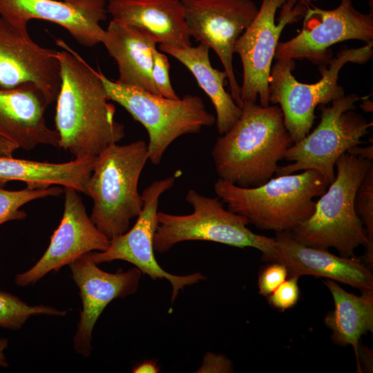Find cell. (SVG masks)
<instances>
[{
    "label": "cell",
    "instance_id": "obj_1",
    "mask_svg": "<svg viewBox=\"0 0 373 373\" xmlns=\"http://www.w3.org/2000/svg\"><path fill=\"white\" fill-rule=\"evenodd\" d=\"M56 44L61 85L56 99L55 130L58 148L75 158L95 157L125 136L124 124L115 119L99 70H94L64 41Z\"/></svg>",
    "mask_w": 373,
    "mask_h": 373
},
{
    "label": "cell",
    "instance_id": "obj_2",
    "mask_svg": "<svg viewBox=\"0 0 373 373\" xmlns=\"http://www.w3.org/2000/svg\"><path fill=\"white\" fill-rule=\"evenodd\" d=\"M234 125L217 138L211 156L218 178L241 187L267 182L294 142L276 104L245 102Z\"/></svg>",
    "mask_w": 373,
    "mask_h": 373
},
{
    "label": "cell",
    "instance_id": "obj_3",
    "mask_svg": "<svg viewBox=\"0 0 373 373\" xmlns=\"http://www.w3.org/2000/svg\"><path fill=\"white\" fill-rule=\"evenodd\" d=\"M328 184L318 171L277 175L256 187H241L218 178L214 183L216 196L229 211L243 216L261 230L290 232L314 212V198Z\"/></svg>",
    "mask_w": 373,
    "mask_h": 373
},
{
    "label": "cell",
    "instance_id": "obj_4",
    "mask_svg": "<svg viewBox=\"0 0 373 373\" xmlns=\"http://www.w3.org/2000/svg\"><path fill=\"white\" fill-rule=\"evenodd\" d=\"M372 161L347 153L336 161V174L316 202L313 214L289 232L296 241L314 248L336 249L341 256L355 257L358 246L367 247L363 223L354 200L358 186Z\"/></svg>",
    "mask_w": 373,
    "mask_h": 373
},
{
    "label": "cell",
    "instance_id": "obj_5",
    "mask_svg": "<svg viewBox=\"0 0 373 373\" xmlns=\"http://www.w3.org/2000/svg\"><path fill=\"white\" fill-rule=\"evenodd\" d=\"M148 160L147 144L142 140L113 144L95 157L86 186L93 202L90 217L109 240L127 231L142 210L138 182Z\"/></svg>",
    "mask_w": 373,
    "mask_h": 373
},
{
    "label": "cell",
    "instance_id": "obj_6",
    "mask_svg": "<svg viewBox=\"0 0 373 373\" xmlns=\"http://www.w3.org/2000/svg\"><path fill=\"white\" fill-rule=\"evenodd\" d=\"M109 100L125 108L140 122L149 135V160L160 164L168 147L179 137L199 133L203 127L216 124L197 95L169 99L128 86L106 77L99 70Z\"/></svg>",
    "mask_w": 373,
    "mask_h": 373
},
{
    "label": "cell",
    "instance_id": "obj_7",
    "mask_svg": "<svg viewBox=\"0 0 373 373\" xmlns=\"http://www.w3.org/2000/svg\"><path fill=\"white\" fill-rule=\"evenodd\" d=\"M373 42L356 48H344L326 65L320 66L321 78L314 84L298 82L292 74L294 59H276L269 79V104H279L285 127L294 142L305 137L310 131L318 105H328L345 95L338 84L339 73L347 63L363 64L373 55Z\"/></svg>",
    "mask_w": 373,
    "mask_h": 373
},
{
    "label": "cell",
    "instance_id": "obj_8",
    "mask_svg": "<svg viewBox=\"0 0 373 373\" xmlns=\"http://www.w3.org/2000/svg\"><path fill=\"white\" fill-rule=\"evenodd\" d=\"M185 200L193 208L189 214L157 211L155 251L166 253L174 245L190 240L214 242L241 249L251 247L262 255L271 251L274 238L251 231L246 218L225 209L217 196L208 197L190 189Z\"/></svg>",
    "mask_w": 373,
    "mask_h": 373
},
{
    "label": "cell",
    "instance_id": "obj_9",
    "mask_svg": "<svg viewBox=\"0 0 373 373\" xmlns=\"http://www.w3.org/2000/svg\"><path fill=\"white\" fill-rule=\"evenodd\" d=\"M365 97L350 94L334 100L331 105H323L321 121L314 130L288 148L284 159L292 163L279 166L276 175L296 171L314 170L328 184L335 178V164L347 151L362 143L369 133L372 122L355 112V103Z\"/></svg>",
    "mask_w": 373,
    "mask_h": 373
},
{
    "label": "cell",
    "instance_id": "obj_10",
    "mask_svg": "<svg viewBox=\"0 0 373 373\" xmlns=\"http://www.w3.org/2000/svg\"><path fill=\"white\" fill-rule=\"evenodd\" d=\"M307 5L300 0H262L256 17L237 39L234 51L242 65L243 103L258 99L260 105H269V75L279 38L287 25L304 17Z\"/></svg>",
    "mask_w": 373,
    "mask_h": 373
},
{
    "label": "cell",
    "instance_id": "obj_11",
    "mask_svg": "<svg viewBox=\"0 0 373 373\" xmlns=\"http://www.w3.org/2000/svg\"><path fill=\"white\" fill-rule=\"evenodd\" d=\"M340 1L332 10L311 8L307 4L301 30L278 44L274 58L307 59L320 66L327 65L332 58L329 48L334 44L350 39L373 42V14L358 11L352 0Z\"/></svg>",
    "mask_w": 373,
    "mask_h": 373
},
{
    "label": "cell",
    "instance_id": "obj_12",
    "mask_svg": "<svg viewBox=\"0 0 373 373\" xmlns=\"http://www.w3.org/2000/svg\"><path fill=\"white\" fill-rule=\"evenodd\" d=\"M175 183V176L151 182L142 192L144 205L133 227L125 233L110 240L107 249L92 251L95 263L123 260L133 265L142 274L151 279H166L171 285V301L173 304L184 287L204 281L207 277L201 272L188 275H175L167 272L157 262L154 254L153 237L157 226V213L161 195Z\"/></svg>",
    "mask_w": 373,
    "mask_h": 373
},
{
    "label": "cell",
    "instance_id": "obj_13",
    "mask_svg": "<svg viewBox=\"0 0 373 373\" xmlns=\"http://www.w3.org/2000/svg\"><path fill=\"white\" fill-rule=\"evenodd\" d=\"M180 1L190 37L217 54L227 75L230 94L242 108L240 86L233 66L235 44L256 17L258 8L252 0Z\"/></svg>",
    "mask_w": 373,
    "mask_h": 373
},
{
    "label": "cell",
    "instance_id": "obj_14",
    "mask_svg": "<svg viewBox=\"0 0 373 373\" xmlns=\"http://www.w3.org/2000/svg\"><path fill=\"white\" fill-rule=\"evenodd\" d=\"M64 213L41 258L28 270L17 274L15 283L20 287L37 283L52 271H57L82 255L107 249L110 240L87 214L79 192L63 187Z\"/></svg>",
    "mask_w": 373,
    "mask_h": 373
},
{
    "label": "cell",
    "instance_id": "obj_15",
    "mask_svg": "<svg viewBox=\"0 0 373 373\" xmlns=\"http://www.w3.org/2000/svg\"><path fill=\"white\" fill-rule=\"evenodd\" d=\"M58 51L44 48L0 17V88L35 85L48 104L56 101L61 85Z\"/></svg>",
    "mask_w": 373,
    "mask_h": 373
},
{
    "label": "cell",
    "instance_id": "obj_16",
    "mask_svg": "<svg viewBox=\"0 0 373 373\" xmlns=\"http://www.w3.org/2000/svg\"><path fill=\"white\" fill-rule=\"evenodd\" d=\"M69 267L82 301L73 347L78 354L88 357L92 351L93 330L99 316L113 300L135 294L142 274L135 267L127 271L119 269L115 273L106 272L97 266L90 252Z\"/></svg>",
    "mask_w": 373,
    "mask_h": 373
},
{
    "label": "cell",
    "instance_id": "obj_17",
    "mask_svg": "<svg viewBox=\"0 0 373 373\" xmlns=\"http://www.w3.org/2000/svg\"><path fill=\"white\" fill-rule=\"evenodd\" d=\"M106 0H0V17L27 29L31 19L55 23L80 44H101L105 32L100 23L107 17Z\"/></svg>",
    "mask_w": 373,
    "mask_h": 373
},
{
    "label": "cell",
    "instance_id": "obj_18",
    "mask_svg": "<svg viewBox=\"0 0 373 373\" xmlns=\"http://www.w3.org/2000/svg\"><path fill=\"white\" fill-rule=\"evenodd\" d=\"M271 251L262 255V260L284 265L289 277H323L351 285L361 291L373 289V275L359 258L338 256L327 249L305 245L289 232L277 233Z\"/></svg>",
    "mask_w": 373,
    "mask_h": 373
},
{
    "label": "cell",
    "instance_id": "obj_19",
    "mask_svg": "<svg viewBox=\"0 0 373 373\" xmlns=\"http://www.w3.org/2000/svg\"><path fill=\"white\" fill-rule=\"evenodd\" d=\"M48 105L32 84L0 88V137L26 151L39 145L58 148V133L48 126L44 115Z\"/></svg>",
    "mask_w": 373,
    "mask_h": 373
},
{
    "label": "cell",
    "instance_id": "obj_20",
    "mask_svg": "<svg viewBox=\"0 0 373 373\" xmlns=\"http://www.w3.org/2000/svg\"><path fill=\"white\" fill-rule=\"evenodd\" d=\"M107 12L112 19L144 30L157 44L191 46L180 0H109Z\"/></svg>",
    "mask_w": 373,
    "mask_h": 373
},
{
    "label": "cell",
    "instance_id": "obj_21",
    "mask_svg": "<svg viewBox=\"0 0 373 373\" xmlns=\"http://www.w3.org/2000/svg\"><path fill=\"white\" fill-rule=\"evenodd\" d=\"M102 44L117 64V82L159 95L151 76L153 51L157 44L151 35L112 19Z\"/></svg>",
    "mask_w": 373,
    "mask_h": 373
},
{
    "label": "cell",
    "instance_id": "obj_22",
    "mask_svg": "<svg viewBox=\"0 0 373 373\" xmlns=\"http://www.w3.org/2000/svg\"><path fill=\"white\" fill-rule=\"evenodd\" d=\"M95 157L75 158L62 163L0 156V187L19 181L30 188L52 185L70 187L86 195V186Z\"/></svg>",
    "mask_w": 373,
    "mask_h": 373
},
{
    "label": "cell",
    "instance_id": "obj_23",
    "mask_svg": "<svg viewBox=\"0 0 373 373\" xmlns=\"http://www.w3.org/2000/svg\"><path fill=\"white\" fill-rule=\"evenodd\" d=\"M159 48L178 60L192 73L214 106L219 134L227 133L240 117L242 109L224 89V84L227 79L225 71L211 66L209 47L200 43L196 46H189L183 48L160 44Z\"/></svg>",
    "mask_w": 373,
    "mask_h": 373
},
{
    "label": "cell",
    "instance_id": "obj_24",
    "mask_svg": "<svg viewBox=\"0 0 373 373\" xmlns=\"http://www.w3.org/2000/svg\"><path fill=\"white\" fill-rule=\"evenodd\" d=\"M334 303L327 314L325 324L332 331V338L341 345H351L358 358L359 341L367 332H373V289L361 291V296L348 293L336 281L324 282Z\"/></svg>",
    "mask_w": 373,
    "mask_h": 373
},
{
    "label": "cell",
    "instance_id": "obj_25",
    "mask_svg": "<svg viewBox=\"0 0 373 373\" xmlns=\"http://www.w3.org/2000/svg\"><path fill=\"white\" fill-rule=\"evenodd\" d=\"M67 310L44 305H29L16 296L0 291V327L12 330L20 329L32 316H63Z\"/></svg>",
    "mask_w": 373,
    "mask_h": 373
},
{
    "label": "cell",
    "instance_id": "obj_26",
    "mask_svg": "<svg viewBox=\"0 0 373 373\" xmlns=\"http://www.w3.org/2000/svg\"><path fill=\"white\" fill-rule=\"evenodd\" d=\"M63 193V187L52 185L46 188L26 187L21 190H7L0 187V225L11 220H21L26 213L21 208L27 203Z\"/></svg>",
    "mask_w": 373,
    "mask_h": 373
},
{
    "label": "cell",
    "instance_id": "obj_27",
    "mask_svg": "<svg viewBox=\"0 0 373 373\" xmlns=\"http://www.w3.org/2000/svg\"><path fill=\"white\" fill-rule=\"evenodd\" d=\"M356 214L365 226L368 245L362 261L371 269L373 266V164L358 186L354 200Z\"/></svg>",
    "mask_w": 373,
    "mask_h": 373
},
{
    "label": "cell",
    "instance_id": "obj_28",
    "mask_svg": "<svg viewBox=\"0 0 373 373\" xmlns=\"http://www.w3.org/2000/svg\"><path fill=\"white\" fill-rule=\"evenodd\" d=\"M169 62L167 57L157 48L153 51L151 76L154 86L160 96L178 99V95L173 88L169 77Z\"/></svg>",
    "mask_w": 373,
    "mask_h": 373
},
{
    "label": "cell",
    "instance_id": "obj_29",
    "mask_svg": "<svg viewBox=\"0 0 373 373\" xmlns=\"http://www.w3.org/2000/svg\"><path fill=\"white\" fill-rule=\"evenodd\" d=\"M298 280V277L286 279L267 296L269 304L283 312L294 307L300 298Z\"/></svg>",
    "mask_w": 373,
    "mask_h": 373
},
{
    "label": "cell",
    "instance_id": "obj_30",
    "mask_svg": "<svg viewBox=\"0 0 373 373\" xmlns=\"http://www.w3.org/2000/svg\"><path fill=\"white\" fill-rule=\"evenodd\" d=\"M288 277V270L284 265L271 262L259 274V293L267 297Z\"/></svg>",
    "mask_w": 373,
    "mask_h": 373
},
{
    "label": "cell",
    "instance_id": "obj_31",
    "mask_svg": "<svg viewBox=\"0 0 373 373\" xmlns=\"http://www.w3.org/2000/svg\"><path fill=\"white\" fill-rule=\"evenodd\" d=\"M233 372L231 361L222 354L207 352L200 367L196 372L198 373H227Z\"/></svg>",
    "mask_w": 373,
    "mask_h": 373
},
{
    "label": "cell",
    "instance_id": "obj_32",
    "mask_svg": "<svg viewBox=\"0 0 373 373\" xmlns=\"http://www.w3.org/2000/svg\"><path fill=\"white\" fill-rule=\"evenodd\" d=\"M347 153L372 161L373 146L371 145L366 147H361L358 145L350 149Z\"/></svg>",
    "mask_w": 373,
    "mask_h": 373
},
{
    "label": "cell",
    "instance_id": "obj_33",
    "mask_svg": "<svg viewBox=\"0 0 373 373\" xmlns=\"http://www.w3.org/2000/svg\"><path fill=\"white\" fill-rule=\"evenodd\" d=\"M158 372H160V367L153 361H145L133 369V372L135 373H157Z\"/></svg>",
    "mask_w": 373,
    "mask_h": 373
},
{
    "label": "cell",
    "instance_id": "obj_34",
    "mask_svg": "<svg viewBox=\"0 0 373 373\" xmlns=\"http://www.w3.org/2000/svg\"><path fill=\"white\" fill-rule=\"evenodd\" d=\"M18 149L15 144L0 137V156H12Z\"/></svg>",
    "mask_w": 373,
    "mask_h": 373
},
{
    "label": "cell",
    "instance_id": "obj_35",
    "mask_svg": "<svg viewBox=\"0 0 373 373\" xmlns=\"http://www.w3.org/2000/svg\"><path fill=\"white\" fill-rule=\"evenodd\" d=\"M8 339L6 338H0V367H8V363L4 354V351L8 347Z\"/></svg>",
    "mask_w": 373,
    "mask_h": 373
},
{
    "label": "cell",
    "instance_id": "obj_36",
    "mask_svg": "<svg viewBox=\"0 0 373 373\" xmlns=\"http://www.w3.org/2000/svg\"><path fill=\"white\" fill-rule=\"evenodd\" d=\"M370 105H372V102L365 100L363 101V104H361V107L363 109V111L366 112H370L372 111V107H370Z\"/></svg>",
    "mask_w": 373,
    "mask_h": 373
},
{
    "label": "cell",
    "instance_id": "obj_37",
    "mask_svg": "<svg viewBox=\"0 0 373 373\" xmlns=\"http://www.w3.org/2000/svg\"><path fill=\"white\" fill-rule=\"evenodd\" d=\"M301 2L304 3H306V4H309L310 3L313 2V1H318V0H300Z\"/></svg>",
    "mask_w": 373,
    "mask_h": 373
}]
</instances>
